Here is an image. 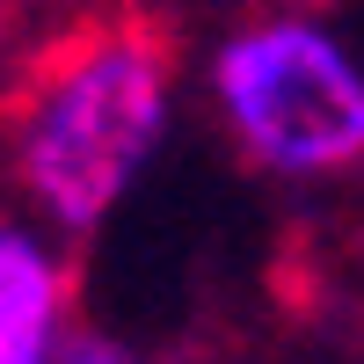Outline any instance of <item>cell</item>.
<instances>
[{
  "instance_id": "6da1fadb",
  "label": "cell",
  "mask_w": 364,
  "mask_h": 364,
  "mask_svg": "<svg viewBox=\"0 0 364 364\" xmlns=\"http://www.w3.org/2000/svg\"><path fill=\"white\" fill-rule=\"evenodd\" d=\"M175 22L102 8L44 29L0 87L15 175L58 226H95L154 154L175 102Z\"/></svg>"
},
{
  "instance_id": "7a4b0ae2",
  "label": "cell",
  "mask_w": 364,
  "mask_h": 364,
  "mask_svg": "<svg viewBox=\"0 0 364 364\" xmlns=\"http://www.w3.org/2000/svg\"><path fill=\"white\" fill-rule=\"evenodd\" d=\"M211 95L233 146L269 175H343L364 161V66L306 15L233 29L211 58Z\"/></svg>"
},
{
  "instance_id": "3957f363",
  "label": "cell",
  "mask_w": 364,
  "mask_h": 364,
  "mask_svg": "<svg viewBox=\"0 0 364 364\" xmlns=\"http://www.w3.org/2000/svg\"><path fill=\"white\" fill-rule=\"evenodd\" d=\"M73 277L51 248L0 226V364H51Z\"/></svg>"
},
{
  "instance_id": "277c9868",
  "label": "cell",
  "mask_w": 364,
  "mask_h": 364,
  "mask_svg": "<svg viewBox=\"0 0 364 364\" xmlns=\"http://www.w3.org/2000/svg\"><path fill=\"white\" fill-rule=\"evenodd\" d=\"M58 364H139L124 343H109V336H95V328H87V336H73L66 350H58Z\"/></svg>"
}]
</instances>
